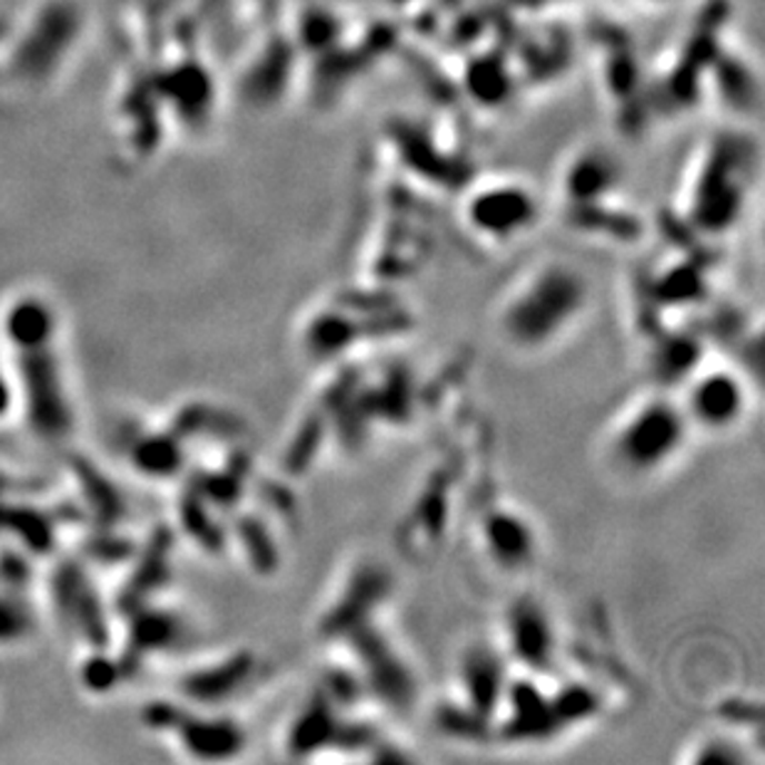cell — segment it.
<instances>
[{
    "instance_id": "5bb4252c",
    "label": "cell",
    "mask_w": 765,
    "mask_h": 765,
    "mask_svg": "<svg viewBox=\"0 0 765 765\" xmlns=\"http://www.w3.org/2000/svg\"><path fill=\"white\" fill-rule=\"evenodd\" d=\"M32 629V609L20 597L0 595V642H16Z\"/></svg>"
},
{
    "instance_id": "2e32d148",
    "label": "cell",
    "mask_w": 765,
    "mask_h": 765,
    "mask_svg": "<svg viewBox=\"0 0 765 765\" xmlns=\"http://www.w3.org/2000/svg\"><path fill=\"white\" fill-rule=\"evenodd\" d=\"M119 676H122L119 664L109 662L105 657H92L82 669V679L92 688V692H107V688H115Z\"/></svg>"
},
{
    "instance_id": "ac0fdd59",
    "label": "cell",
    "mask_w": 765,
    "mask_h": 765,
    "mask_svg": "<svg viewBox=\"0 0 765 765\" xmlns=\"http://www.w3.org/2000/svg\"><path fill=\"white\" fill-rule=\"evenodd\" d=\"M10 401H13V391H10L8 379L0 375V417H6V414H8Z\"/></svg>"
},
{
    "instance_id": "ffe728a7",
    "label": "cell",
    "mask_w": 765,
    "mask_h": 765,
    "mask_svg": "<svg viewBox=\"0 0 765 765\" xmlns=\"http://www.w3.org/2000/svg\"><path fill=\"white\" fill-rule=\"evenodd\" d=\"M3 486H6V480H3V478H0V488H3Z\"/></svg>"
},
{
    "instance_id": "52a82bcc",
    "label": "cell",
    "mask_w": 765,
    "mask_h": 765,
    "mask_svg": "<svg viewBox=\"0 0 765 765\" xmlns=\"http://www.w3.org/2000/svg\"><path fill=\"white\" fill-rule=\"evenodd\" d=\"M145 721L155 728L177 731L183 746L199 758H228L244 746V734L231 721L199 718L171 704H149Z\"/></svg>"
},
{
    "instance_id": "7a4b0ae2",
    "label": "cell",
    "mask_w": 765,
    "mask_h": 765,
    "mask_svg": "<svg viewBox=\"0 0 765 765\" xmlns=\"http://www.w3.org/2000/svg\"><path fill=\"white\" fill-rule=\"evenodd\" d=\"M585 305V282L567 266H545L523 278L503 302L500 332L520 347H543L567 332Z\"/></svg>"
},
{
    "instance_id": "277c9868",
    "label": "cell",
    "mask_w": 765,
    "mask_h": 765,
    "mask_svg": "<svg viewBox=\"0 0 765 765\" xmlns=\"http://www.w3.org/2000/svg\"><path fill=\"white\" fill-rule=\"evenodd\" d=\"M688 424L682 404L666 399H644L634 404L609 436V456L619 471L634 478L662 474L684 451Z\"/></svg>"
},
{
    "instance_id": "ba28073f",
    "label": "cell",
    "mask_w": 765,
    "mask_h": 765,
    "mask_svg": "<svg viewBox=\"0 0 765 765\" xmlns=\"http://www.w3.org/2000/svg\"><path fill=\"white\" fill-rule=\"evenodd\" d=\"M58 597L62 609L68 612V617L74 622V627H78L92 644H105L107 629L100 599H97L95 589L85 580V575L78 567H62L58 575Z\"/></svg>"
},
{
    "instance_id": "7c38bea8",
    "label": "cell",
    "mask_w": 765,
    "mask_h": 765,
    "mask_svg": "<svg viewBox=\"0 0 765 765\" xmlns=\"http://www.w3.org/2000/svg\"><path fill=\"white\" fill-rule=\"evenodd\" d=\"M167 550H169L167 538H163V535H159L157 543L151 545V550L147 553L145 563H141V567L137 570L135 580H129V585H127V593L122 595V605L125 607L139 609L141 599H145L151 593V589L159 585L163 573H167V570H163V567H167Z\"/></svg>"
},
{
    "instance_id": "d6986e66",
    "label": "cell",
    "mask_w": 765,
    "mask_h": 765,
    "mask_svg": "<svg viewBox=\"0 0 765 765\" xmlns=\"http://www.w3.org/2000/svg\"><path fill=\"white\" fill-rule=\"evenodd\" d=\"M639 3H647V6H666V3H672V0H639Z\"/></svg>"
},
{
    "instance_id": "8fae6325",
    "label": "cell",
    "mask_w": 765,
    "mask_h": 765,
    "mask_svg": "<svg viewBox=\"0 0 765 765\" xmlns=\"http://www.w3.org/2000/svg\"><path fill=\"white\" fill-rule=\"evenodd\" d=\"M0 528L18 533L38 553H46L52 543L50 520L38 510L0 506Z\"/></svg>"
},
{
    "instance_id": "e0dca14e",
    "label": "cell",
    "mask_w": 765,
    "mask_h": 765,
    "mask_svg": "<svg viewBox=\"0 0 765 765\" xmlns=\"http://www.w3.org/2000/svg\"><path fill=\"white\" fill-rule=\"evenodd\" d=\"M28 577V567L26 563L20 560L16 555H6L3 560H0V580L10 587H20L26 583Z\"/></svg>"
},
{
    "instance_id": "3957f363",
    "label": "cell",
    "mask_w": 765,
    "mask_h": 765,
    "mask_svg": "<svg viewBox=\"0 0 765 765\" xmlns=\"http://www.w3.org/2000/svg\"><path fill=\"white\" fill-rule=\"evenodd\" d=\"M756 149L746 137L721 135L702 149L688 179L686 209L704 234H724L741 213L743 193L748 189Z\"/></svg>"
},
{
    "instance_id": "4fadbf2b",
    "label": "cell",
    "mask_w": 765,
    "mask_h": 765,
    "mask_svg": "<svg viewBox=\"0 0 765 765\" xmlns=\"http://www.w3.org/2000/svg\"><path fill=\"white\" fill-rule=\"evenodd\" d=\"M244 672H246V664L231 662V664L216 666V669L189 676L183 688H186V694H191L193 698H201V702H216V698L234 692V684L240 679V674Z\"/></svg>"
},
{
    "instance_id": "30bf717a",
    "label": "cell",
    "mask_w": 765,
    "mask_h": 765,
    "mask_svg": "<svg viewBox=\"0 0 765 765\" xmlns=\"http://www.w3.org/2000/svg\"><path fill=\"white\" fill-rule=\"evenodd\" d=\"M135 464L145 474L151 476H171L177 474L181 464V441L177 434L167 436H145L132 446Z\"/></svg>"
},
{
    "instance_id": "8992f818",
    "label": "cell",
    "mask_w": 765,
    "mask_h": 765,
    "mask_svg": "<svg viewBox=\"0 0 765 765\" xmlns=\"http://www.w3.org/2000/svg\"><path fill=\"white\" fill-rule=\"evenodd\" d=\"M748 407V389L736 371L708 367L688 385L682 409L688 424L704 431H728L743 419Z\"/></svg>"
},
{
    "instance_id": "9c48e42d",
    "label": "cell",
    "mask_w": 765,
    "mask_h": 765,
    "mask_svg": "<svg viewBox=\"0 0 765 765\" xmlns=\"http://www.w3.org/2000/svg\"><path fill=\"white\" fill-rule=\"evenodd\" d=\"M173 637H177V622L169 615H159V612H141V615H137L132 634H129V649L125 659L119 662L122 676L135 672L147 652L163 647V644L173 642Z\"/></svg>"
},
{
    "instance_id": "5b68a950",
    "label": "cell",
    "mask_w": 765,
    "mask_h": 765,
    "mask_svg": "<svg viewBox=\"0 0 765 765\" xmlns=\"http://www.w3.org/2000/svg\"><path fill=\"white\" fill-rule=\"evenodd\" d=\"M540 218V201L528 183L510 177H490L466 189L464 221L474 236L488 244H513L533 231Z\"/></svg>"
},
{
    "instance_id": "6da1fadb",
    "label": "cell",
    "mask_w": 765,
    "mask_h": 765,
    "mask_svg": "<svg viewBox=\"0 0 765 765\" xmlns=\"http://www.w3.org/2000/svg\"><path fill=\"white\" fill-rule=\"evenodd\" d=\"M6 335L16 347L30 426L46 439H60L70 431L72 411L54 352L52 310L38 298L18 300L6 315Z\"/></svg>"
},
{
    "instance_id": "9a60e30c",
    "label": "cell",
    "mask_w": 765,
    "mask_h": 765,
    "mask_svg": "<svg viewBox=\"0 0 765 765\" xmlns=\"http://www.w3.org/2000/svg\"><path fill=\"white\" fill-rule=\"evenodd\" d=\"M80 476H82V486L87 490V496L100 506L97 510H100L105 518H117L119 513H122V506H119L115 490L107 486V480L97 476L90 466H82Z\"/></svg>"
}]
</instances>
